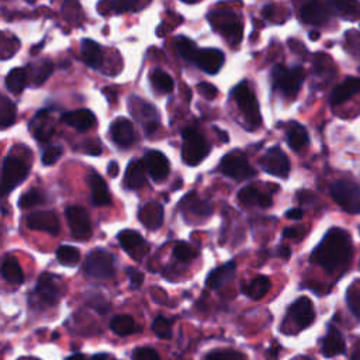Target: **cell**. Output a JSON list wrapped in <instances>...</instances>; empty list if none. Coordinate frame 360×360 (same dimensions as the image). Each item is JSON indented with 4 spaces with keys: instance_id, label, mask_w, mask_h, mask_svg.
Masks as SVG:
<instances>
[{
    "instance_id": "6da1fadb",
    "label": "cell",
    "mask_w": 360,
    "mask_h": 360,
    "mask_svg": "<svg viewBox=\"0 0 360 360\" xmlns=\"http://www.w3.org/2000/svg\"><path fill=\"white\" fill-rule=\"evenodd\" d=\"M353 255L352 240L342 228H332L311 253V262L328 272L343 269L349 265Z\"/></svg>"
},
{
    "instance_id": "7a4b0ae2",
    "label": "cell",
    "mask_w": 360,
    "mask_h": 360,
    "mask_svg": "<svg viewBox=\"0 0 360 360\" xmlns=\"http://www.w3.org/2000/svg\"><path fill=\"white\" fill-rule=\"evenodd\" d=\"M213 28L220 32L224 40L237 47L242 41V31L244 25L240 17L233 10H214L207 16Z\"/></svg>"
},
{
    "instance_id": "3957f363",
    "label": "cell",
    "mask_w": 360,
    "mask_h": 360,
    "mask_svg": "<svg viewBox=\"0 0 360 360\" xmlns=\"http://www.w3.org/2000/svg\"><path fill=\"white\" fill-rule=\"evenodd\" d=\"M233 97L241 110L246 124L249 125L251 129H255L260 125L262 117H260V110H259V103L253 90L251 89L249 83L246 81L241 82L233 89Z\"/></svg>"
},
{
    "instance_id": "277c9868",
    "label": "cell",
    "mask_w": 360,
    "mask_h": 360,
    "mask_svg": "<svg viewBox=\"0 0 360 360\" xmlns=\"http://www.w3.org/2000/svg\"><path fill=\"white\" fill-rule=\"evenodd\" d=\"M183 144H182V158L183 162L189 167H198L199 163L204 160V158L210 153L211 148L207 144L206 138L198 133L195 129H184L182 133Z\"/></svg>"
},
{
    "instance_id": "5b68a950",
    "label": "cell",
    "mask_w": 360,
    "mask_h": 360,
    "mask_svg": "<svg viewBox=\"0 0 360 360\" xmlns=\"http://www.w3.org/2000/svg\"><path fill=\"white\" fill-rule=\"evenodd\" d=\"M331 198L349 214H360V187L349 180H338L331 186Z\"/></svg>"
},
{
    "instance_id": "8992f818",
    "label": "cell",
    "mask_w": 360,
    "mask_h": 360,
    "mask_svg": "<svg viewBox=\"0 0 360 360\" xmlns=\"http://www.w3.org/2000/svg\"><path fill=\"white\" fill-rule=\"evenodd\" d=\"M306 79V72L303 68H286L283 65H276L273 70V83L286 96L297 94Z\"/></svg>"
},
{
    "instance_id": "52a82bcc",
    "label": "cell",
    "mask_w": 360,
    "mask_h": 360,
    "mask_svg": "<svg viewBox=\"0 0 360 360\" xmlns=\"http://www.w3.org/2000/svg\"><path fill=\"white\" fill-rule=\"evenodd\" d=\"M114 257L102 249L89 253L85 262V272L94 279H110L114 276Z\"/></svg>"
},
{
    "instance_id": "ba28073f",
    "label": "cell",
    "mask_w": 360,
    "mask_h": 360,
    "mask_svg": "<svg viewBox=\"0 0 360 360\" xmlns=\"http://www.w3.org/2000/svg\"><path fill=\"white\" fill-rule=\"evenodd\" d=\"M220 171L235 180H246L256 175V171L249 165L246 156L240 152L226 153L220 163Z\"/></svg>"
},
{
    "instance_id": "9c48e42d",
    "label": "cell",
    "mask_w": 360,
    "mask_h": 360,
    "mask_svg": "<svg viewBox=\"0 0 360 360\" xmlns=\"http://www.w3.org/2000/svg\"><path fill=\"white\" fill-rule=\"evenodd\" d=\"M27 175H28V167L21 159L14 156H8L3 162V169H2V190L5 193L12 191L25 180Z\"/></svg>"
},
{
    "instance_id": "30bf717a",
    "label": "cell",
    "mask_w": 360,
    "mask_h": 360,
    "mask_svg": "<svg viewBox=\"0 0 360 360\" xmlns=\"http://www.w3.org/2000/svg\"><path fill=\"white\" fill-rule=\"evenodd\" d=\"M59 297H61V291L56 279L50 273H44L40 277L34 291H32L34 303L40 307H52L58 303Z\"/></svg>"
},
{
    "instance_id": "8fae6325",
    "label": "cell",
    "mask_w": 360,
    "mask_h": 360,
    "mask_svg": "<svg viewBox=\"0 0 360 360\" xmlns=\"http://www.w3.org/2000/svg\"><path fill=\"white\" fill-rule=\"evenodd\" d=\"M260 167L266 173L280 179H286L290 173V160L279 147H272L266 151L260 159Z\"/></svg>"
},
{
    "instance_id": "7c38bea8",
    "label": "cell",
    "mask_w": 360,
    "mask_h": 360,
    "mask_svg": "<svg viewBox=\"0 0 360 360\" xmlns=\"http://www.w3.org/2000/svg\"><path fill=\"white\" fill-rule=\"evenodd\" d=\"M65 214H67L74 238L78 241H87L92 237V221L87 211L82 207L72 206L67 209Z\"/></svg>"
},
{
    "instance_id": "4fadbf2b",
    "label": "cell",
    "mask_w": 360,
    "mask_h": 360,
    "mask_svg": "<svg viewBox=\"0 0 360 360\" xmlns=\"http://www.w3.org/2000/svg\"><path fill=\"white\" fill-rule=\"evenodd\" d=\"M288 318L299 330H306L315 319L314 304L308 297H300L294 301L288 310Z\"/></svg>"
},
{
    "instance_id": "5bb4252c",
    "label": "cell",
    "mask_w": 360,
    "mask_h": 360,
    "mask_svg": "<svg viewBox=\"0 0 360 360\" xmlns=\"http://www.w3.org/2000/svg\"><path fill=\"white\" fill-rule=\"evenodd\" d=\"M225 62V55L222 51L215 50V48H202L198 50L194 56L193 63L198 65V67L209 74V75H215L220 72L222 68V65Z\"/></svg>"
},
{
    "instance_id": "9a60e30c",
    "label": "cell",
    "mask_w": 360,
    "mask_h": 360,
    "mask_svg": "<svg viewBox=\"0 0 360 360\" xmlns=\"http://www.w3.org/2000/svg\"><path fill=\"white\" fill-rule=\"evenodd\" d=\"M27 226L30 230L47 233L50 235L59 234V220L54 211H37L27 217Z\"/></svg>"
},
{
    "instance_id": "2e32d148",
    "label": "cell",
    "mask_w": 360,
    "mask_h": 360,
    "mask_svg": "<svg viewBox=\"0 0 360 360\" xmlns=\"http://www.w3.org/2000/svg\"><path fill=\"white\" fill-rule=\"evenodd\" d=\"M131 114H133L138 121H142L145 125L147 133L151 134L158 127V112L155 110V107H152L151 105H148L147 102L141 100V99H131L129 105H128Z\"/></svg>"
},
{
    "instance_id": "e0dca14e",
    "label": "cell",
    "mask_w": 360,
    "mask_h": 360,
    "mask_svg": "<svg viewBox=\"0 0 360 360\" xmlns=\"http://www.w3.org/2000/svg\"><path fill=\"white\" fill-rule=\"evenodd\" d=\"M145 168L155 182L165 180L171 173V163L168 158L159 151H148L145 153Z\"/></svg>"
},
{
    "instance_id": "ac0fdd59",
    "label": "cell",
    "mask_w": 360,
    "mask_h": 360,
    "mask_svg": "<svg viewBox=\"0 0 360 360\" xmlns=\"http://www.w3.org/2000/svg\"><path fill=\"white\" fill-rule=\"evenodd\" d=\"M110 134L113 141L123 148H127L136 142V129L131 121L125 118L116 120L110 127Z\"/></svg>"
},
{
    "instance_id": "d6986e66",
    "label": "cell",
    "mask_w": 360,
    "mask_h": 360,
    "mask_svg": "<svg viewBox=\"0 0 360 360\" xmlns=\"http://www.w3.org/2000/svg\"><path fill=\"white\" fill-rule=\"evenodd\" d=\"M238 199L244 206L269 209L273 206V200L269 194L260 191L255 186H246L238 193Z\"/></svg>"
},
{
    "instance_id": "ffe728a7",
    "label": "cell",
    "mask_w": 360,
    "mask_h": 360,
    "mask_svg": "<svg viewBox=\"0 0 360 360\" xmlns=\"http://www.w3.org/2000/svg\"><path fill=\"white\" fill-rule=\"evenodd\" d=\"M300 16L304 23L319 27V25H325L326 23H328L330 10L326 9L325 5L319 3V2H308L301 8Z\"/></svg>"
},
{
    "instance_id": "44dd1931",
    "label": "cell",
    "mask_w": 360,
    "mask_h": 360,
    "mask_svg": "<svg viewBox=\"0 0 360 360\" xmlns=\"http://www.w3.org/2000/svg\"><path fill=\"white\" fill-rule=\"evenodd\" d=\"M322 354L325 357H335L338 354L345 353L346 346H345V339L339 330H337L335 326H330L328 332L322 339Z\"/></svg>"
},
{
    "instance_id": "7402d4cb",
    "label": "cell",
    "mask_w": 360,
    "mask_h": 360,
    "mask_svg": "<svg viewBox=\"0 0 360 360\" xmlns=\"http://www.w3.org/2000/svg\"><path fill=\"white\" fill-rule=\"evenodd\" d=\"M61 121L65 123V124H68L70 127H74L75 129L81 131V133H85V131L94 127L96 117L90 110L82 109V110H76V112L65 113L61 117Z\"/></svg>"
},
{
    "instance_id": "603a6c76",
    "label": "cell",
    "mask_w": 360,
    "mask_h": 360,
    "mask_svg": "<svg viewBox=\"0 0 360 360\" xmlns=\"http://www.w3.org/2000/svg\"><path fill=\"white\" fill-rule=\"evenodd\" d=\"M359 92H360V78H346L341 85L334 87L330 96V102L334 106L342 105Z\"/></svg>"
},
{
    "instance_id": "cb8c5ba5",
    "label": "cell",
    "mask_w": 360,
    "mask_h": 360,
    "mask_svg": "<svg viewBox=\"0 0 360 360\" xmlns=\"http://www.w3.org/2000/svg\"><path fill=\"white\" fill-rule=\"evenodd\" d=\"M118 242L121 245V248L129 253L131 256L134 257H140L138 252H147V244L144 241V238L141 237V234H138L137 231L133 230H124L118 234Z\"/></svg>"
},
{
    "instance_id": "d4e9b609",
    "label": "cell",
    "mask_w": 360,
    "mask_h": 360,
    "mask_svg": "<svg viewBox=\"0 0 360 360\" xmlns=\"http://www.w3.org/2000/svg\"><path fill=\"white\" fill-rule=\"evenodd\" d=\"M140 221L145 225V228L151 231H156L163 224V207L159 203H148L145 204L138 214Z\"/></svg>"
},
{
    "instance_id": "484cf974",
    "label": "cell",
    "mask_w": 360,
    "mask_h": 360,
    "mask_svg": "<svg viewBox=\"0 0 360 360\" xmlns=\"http://www.w3.org/2000/svg\"><path fill=\"white\" fill-rule=\"evenodd\" d=\"M89 186L92 190V203L93 206H107L112 202V195L109 187L102 176L97 173H92L89 176Z\"/></svg>"
},
{
    "instance_id": "4316f807",
    "label": "cell",
    "mask_w": 360,
    "mask_h": 360,
    "mask_svg": "<svg viewBox=\"0 0 360 360\" xmlns=\"http://www.w3.org/2000/svg\"><path fill=\"white\" fill-rule=\"evenodd\" d=\"M235 272H237V265L234 262H226L225 265L215 268L206 280L207 287L215 290L220 288L222 286H225L226 283H230L234 277H235Z\"/></svg>"
},
{
    "instance_id": "83f0119b",
    "label": "cell",
    "mask_w": 360,
    "mask_h": 360,
    "mask_svg": "<svg viewBox=\"0 0 360 360\" xmlns=\"http://www.w3.org/2000/svg\"><path fill=\"white\" fill-rule=\"evenodd\" d=\"M145 183V165L141 160H133L127 167L125 176H124V184L127 189L137 190L141 189Z\"/></svg>"
},
{
    "instance_id": "f1b7e54d",
    "label": "cell",
    "mask_w": 360,
    "mask_h": 360,
    "mask_svg": "<svg viewBox=\"0 0 360 360\" xmlns=\"http://www.w3.org/2000/svg\"><path fill=\"white\" fill-rule=\"evenodd\" d=\"M81 55L87 67H90L93 70L102 67L103 52H102L99 44L94 43L93 40H83L81 43Z\"/></svg>"
},
{
    "instance_id": "f546056e",
    "label": "cell",
    "mask_w": 360,
    "mask_h": 360,
    "mask_svg": "<svg viewBox=\"0 0 360 360\" xmlns=\"http://www.w3.org/2000/svg\"><path fill=\"white\" fill-rule=\"evenodd\" d=\"M328 6L343 20L354 21L360 19V3L356 0H334Z\"/></svg>"
},
{
    "instance_id": "4dcf8cb0",
    "label": "cell",
    "mask_w": 360,
    "mask_h": 360,
    "mask_svg": "<svg viewBox=\"0 0 360 360\" xmlns=\"http://www.w3.org/2000/svg\"><path fill=\"white\" fill-rule=\"evenodd\" d=\"M271 280L266 276H256L253 277L248 284L242 287V291L245 296H248L252 300H260L264 299L271 290Z\"/></svg>"
},
{
    "instance_id": "1f68e13d",
    "label": "cell",
    "mask_w": 360,
    "mask_h": 360,
    "mask_svg": "<svg viewBox=\"0 0 360 360\" xmlns=\"http://www.w3.org/2000/svg\"><path fill=\"white\" fill-rule=\"evenodd\" d=\"M110 328L120 337H128L141 331L134 318L129 315H116L110 322Z\"/></svg>"
},
{
    "instance_id": "d6a6232c",
    "label": "cell",
    "mask_w": 360,
    "mask_h": 360,
    "mask_svg": "<svg viewBox=\"0 0 360 360\" xmlns=\"http://www.w3.org/2000/svg\"><path fill=\"white\" fill-rule=\"evenodd\" d=\"M0 273H2L3 279L12 284H21L24 282V273L19 265V262L13 257H8L2 268H0Z\"/></svg>"
},
{
    "instance_id": "836d02e7",
    "label": "cell",
    "mask_w": 360,
    "mask_h": 360,
    "mask_svg": "<svg viewBox=\"0 0 360 360\" xmlns=\"http://www.w3.org/2000/svg\"><path fill=\"white\" fill-rule=\"evenodd\" d=\"M287 144L293 151L303 149L308 144L307 129L300 124L293 125L287 133Z\"/></svg>"
},
{
    "instance_id": "e575fe53",
    "label": "cell",
    "mask_w": 360,
    "mask_h": 360,
    "mask_svg": "<svg viewBox=\"0 0 360 360\" xmlns=\"http://www.w3.org/2000/svg\"><path fill=\"white\" fill-rule=\"evenodd\" d=\"M183 204H187L189 210L193 211L195 215H203V217H207L213 213V207L209 202H203L200 200L198 195H195V193H190L187 194L186 198L182 200V206Z\"/></svg>"
},
{
    "instance_id": "d590c367",
    "label": "cell",
    "mask_w": 360,
    "mask_h": 360,
    "mask_svg": "<svg viewBox=\"0 0 360 360\" xmlns=\"http://www.w3.org/2000/svg\"><path fill=\"white\" fill-rule=\"evenodd\" d=\"M27 79H28L27 71L24 68H16V70L9 72V75L6 78V87L12 93L19 94L27 86Z\"/></svg>"
},
{
    "instance_id": "8d00e7d4",
    "label": "cell",
    "mask_w": 360,
    "mask_h": 360,
    "mask_svg": "<svg viewBox=\"0 0 360 360\" xmlns=\"http://www.w3.org/2000/svg\"><path fill=\"white\" fill-rule=\"evenodd\" d=\"M56 259L63 266H76L81 260V252L71 245H62L56 251Z\"/></svg>"
},
{
    "instance_id": "74e56055",
    "label": "cell",
    "mask_w": 360,
    "mask_h": 360,
    "mask_svg": "<svg viewBox=\"0 0 360 360\" xmlns=\"http://www.w3.org/2000/svg\"><path fill=\"white\" fill-rule=\"evenodd\" d=\"M16 106L6 96L0 94V128H6L12 125L16 120Z\"/></svg>"
},
{
    "instance_id": "f35d334b",
    "label": "cell",
    "mask_w": 360,
    "mask_h": 360,
    "mask_svg": "<svg viewBox=\"0 0 360 360\" xmlns=\"http://www.w3.org/2000/svg\"><path fill=\"white\" fill-rule=\"evenodd\" d=\"M151 83L160 93H171L173 90V79L167 72L156 70L151 74Z\"/></svg>"
},
{
    "instance_id": "ab89813d",
    "label": "cell",
    "mask_w": 360,
    "mask_h": 360,
    "mask_svg": "<svg viewBox=\"0 0 360 360\" xmlns=\"http://www.w3.org/2000/svg\"><path fill=\"white\" fill-rule=\"evenodd\" d=\"M48 113H50V110H41V112H39V114L36 116V118L43 120V123L39 124V125L36 127V129H34V137H36L40 142H47V141H50L51 137H52V134H54V125L45 123V117L48 116Z\"/></svg>"
},
{
    "instance_id": "60d3db41",
    "label": "cell",
    "mask_w": 360,
    "mask_h": 360,
    "mask_svg": "<svg viewBox=\"0 0 360 360\" xmlns=\"http://www.w3.org/2000/svg\"><path fill=\"white\" fill-rule=\"evenodd\" d=\"M54 72V63L51 61H41L34 65L32 68V81H34L36 86L43 85Z\"/></svg>"
},
{
    "instance_id": "b9f144b4",
    "label": "cell",
    "mask_w": 360,
    "mask_h": 360,
    "mask_svg": "<svg viewBox=\"0 0 360 360\" xmlns=\"http://www.w3.org/2000/svg\"><path fill=\"white\" fill-rule=\"evenodd\" d=\"M175 47H176V50H178L179 55H180L183 59L189 61V62H193V61H194L195 52H198V50H199V48H195V44H194L191 40H189L187 37H183V36L176 37V40H175Z\"/></svg>"
},
{
    "instance_id": "7bdbcfd3",
    "label": "cell",
    "mask_w": 360,
    "mask_h": 360,
    "mask_svg": "<svg viewBox=\"0 0 360 360\" xmlns=\"http://www.w3.org/2000/svg\"><path fill=\"white\" fill-rule=\"evenodd\" d=\"M346 300H348V306L350 308V311L353 313V315H356L360 319V280H357V283L352 284L348 290L346 294Z\"/></svg>"
},
{
    "instance_id": "ee69618b",
    "label": "cell",
    "mask_w": 360,
    "mask_h": 360,
    "mask_svg": "<svg viewBox=\"0 0 360 360\" xmlns=\"http://www.w3.org/2000/svg\"><path fill=\"white\" fill-rule=\"evenodd\" d=\"M152 331L160 339H169L172 337V325L165 317H156L152 322Z\"/></svg>"
},
{
    "instance_id": "f6af8a7d",
    "label": "cell",
    "mask_w": 360,
    "mask_h": 360,
    "mask_svg": "<svg viewBox=\"0 0 360 360\" xmlns=\"http://www.w3.org/2000/svg\"><path fill=\"white\" fill-rule=\"evenodd\" d=\"M44 203V195L39 190H30L20 198L19 206L21 209H31Z\"/></svg>"
},
{
    "instance_id": "bcb514c9",
    "label": "cell",
    "mask_w": 360,
    "mask_h": 360,
    "mask_svg": "<svg viewBox=\"0 0 360 360\" xmlns=\"http://www.w3.org/2000/svg\"><path fill=\"white\" fill-rule=\"evenodd\" d=\"M195 255V251L186 242H178L173 248V256L180 262H191Z\"/></svg>"
},
{
    "instance_id": "7dc6e473",
    "label": "cell",
    "mask_w": 360,
    "mask_h": 360,
    "mask_svg": "<svg viewBox=\"0 0 360 360\" xmlns=\"http://www.w3.org/2000/svg\"><path fill=\"white\" fill-rule=\"evenodd\" d=\"M346 45H348V51L353 56L360 59V32L359 31H348Z\"/></svg>"
},
{
    "instance_id": "c3c4849f",
    "label": "cell",
    "mask_w": 360,
    "mask_h": 360,
    "mask_svg": "<svg viewBox=\"0 0 360 360\" xmlns=\"http://www.w3.org/2000/svg\"><path fill=\"white\" fill-rule=\"evenodd\" d=\"M206 360H244V356L235 350H213Z\"/></svg>"
},
{
    "instance_id": "681fc988",
    "label": "cell",
    "mask_w": 360,
    "mask_h": 360,
    "mask_svg": "<svg viewBox=\"0 0 360 360\" xmlns=\"http://www.w3.org/2000/svg\"><path fill=\"white\" fill-rule=\"evenodd\" d=\"M133 360H160V357L155 349L142 346V348H137L133 352Z\"/></svg>"
},
{
    "instance_id": "f907efd6",
    "label": "cell",
    "mask_w": 360,
    "mask_h": 360,
    "mask_svg": "<svg viewBox=\"0 0 360 360\" xmlns=\"http://www.w3.org/2000/svg\"><path fill=\"white\" fill-rule=\"evenodd\" d=\"M62 156V148L61 147H50L43 153V163L45 167H51L56 160Z\"/></svg>"
},
{
    "instance_id": "816d5d0a",
    "label": "cell",
    "mask_w": 360,
    "mask_h": 360,
    "mask_svg": "<svg viewBox=\"0 0 360 360\" xmlns=\"http://www.w3.org/2000/svg\"><path fill=\"white\" fill-rule=\"evenodd\" d=\"M198 92L204 97L206 100H214L215 97H217V94H218L217 87H215L214 85L206 83V82H204V83H199Z\"/></svg>"
},
{
    "instance_id": "f5cc1de1",
    "label": "cell",
    "mask_w": 360,
    "mask_h": 360,
    "mask_svg": "<svg viewBox=\"0 0 360 360\" xmlns=\"http://www.w3.org/2000/svg\"><path fill=\"white\" fill-rule=\"evenodd\" d=\"M127 275H128V277H129L131 287H133V288L141 287V284H142V282H144V275H142L140 271L129 268V269L127 271Z\"/></svg>"
},
{
    "instance_id": "db71d44e",
    "label": "cell",
    "mask_w": 360,
    "mask_h": 360,
    "mask_svg": "<svg viewBox=\"0 0 360 360\" xmlns=\"http://www.w3.org/2000/svg\"><path fill=\"white\" fill-rule=\"evenodd\" d=\"M137 6H138L137 2H113V3H112V8H113L117 13L134 10Z\"/></svg>"
},
{
    "instance_id": "11a10c76",
    "label": "cell",
    "mask_w": 360,
    "mask_h": 360,
    "mask_svg": "<svg viewBox=\"0 0 360 360\" xmlns=\"http://www.w3.org/2000/svg\"><path fill=\"white\" fill-rule=\"evenodd\" d=\"M304 233H306V230H303V228L290 226V228H286V230L283 231V237L284 238H300L304 235Z\"/></svg>"
},
{
    "instance_id": "9f6ffc18",
    "label": "cell",
    "mask_w": 360,
    "mask_h": 360,
    "mask_svg": "<svg viewBox=\"0 0 360 360\" xmlns=\"http://www.w3.org/2000/svg\"><path fill=\"white\" fill-rule=\"evenodd\" d=\"M286 218L299 221V220L303 218V211L300 209H290V210L286 211Z\"/></svg>"
},
{
    "instance_id": "6f0895ef",
    "label": "cell",
    "mask_w": 360,
    "mask_h": 360,
    "mask_svg": "<svg viewBox=\"0 0 360 360\" xmlns=\"http://www.w3.org/2000/svg\"><path fill=\"white\" fill-rule=\"evenodd\" d=\"M118 172H120V168H118V163L117 162H110L109 163V168H107V173L110 178H117L118 176Z\"/></svg>"
},
{
    "instance_id": "680465c9",
    "label": "cell",
    "mask_w": 360,
    "mask_h": 360,
    "mask_svg": "<svg viewBox=\"0 0 360 360\" xmlns=\"http://www.w3.org/2000/svg\"><path fill=\"white\" fill-rule=\"evenodd\" d=\"M279 256H282L283 259H288V257L291 256V251H290V248L286 246V245H282V246L279 248Z\"/></svg>"
},
{
    "instance_id": "91938a15",
    "label": "cell",
    "mask_w": 360,
    "mask_h": 360,
    "mask_svg": "<svg viewBox=\"0 0 360 360\" xmlns=\"http://www.w3.org/2000/svg\"><path fill=\"white\" fill-rule=\"evenodd\" d=\"M92 360H117V359L110 357L107 353H97L92 357Z\"/></svg>"
},
{
    "instance_id": "94428289",
    "label": "cell",
    "mask_w": 360,
    "mask_h": 360,
    "mask_svg": "<svg viewBox=\"0 0 360 360\" xmlns=\"http://www.w3.org/2000/svg\"><path fill=\"white\" fill-rule=\"evenodd\" d=\"M268 357L271 359V360H275V359H277L279 357V354H277V349H276V346L272 349V350H269L268 352Z\"/></svg>"
},
{
    "instance_id": "6125c7cd",
    "label": "cell",
    "mask_w": 360,
    "mask_h": 360,
    "mask_svg": "<svg viewBox=\"0 0 360 360\" xmlns=\"http://www.w3.org/2000/svg\"><path fill=\"white\" fill-rule=\"evenodd\" d=\"M67 360H87L83 354H81V353H76V354H72V356H70Z\"/></svg>"
},
{
    "instance_id": "be15d7a7",
    "label": "cell",
    "mask_w": 360,
    "mask_h": 360,
    "mask_svg": "<svg viewBox=\"0 0 360 360\" xmlns=\"http://www.w3.org/2000/svg\"><path fill=\"white\" fill-rule=\"evenodd\" d=\"M319 32H317V31H313V32H310V40H313V41H317V40H319Z\"/></svg>"
},
{
    "instance_id": "e7e4bbea",
    "label": "cell",
    "mask_w": 360,
    "mask_h": 360,
    "mask_svg": "<svg viewBox=\"0 0 360 360\" xmlns=\"http://www.w3.org/2000/svg\"><path fill=\"white\" fill-rule=\"evenodd\" d=\"M352 360H360V349H356L352 354Z\"/></svg>"
},
{
    "instance_id": "03108f58",
    "label": "cell",
    "mask_w": 360,
    "mask_h": 360,
    "mask_svg": "<svg viewBox=\"0 0 360 360\" xmlns=\"http://www.w3.org/2000/svg\"><path fill=\"white\" fill-rule=\"evenodd\" d=\"M294 360H313V359H310V357H306V356H301V357H296V359H294Z\"/></svg>"
},
{
    "instance_id": "003e7915",
    "label": "cell",
    "mask_w": 360,
    "mask_h": 360,
    "mask_svg": "<svg viewBox=\"0 0 360 360\" xmlns=\"http://www.w3.org/2000/svg\"><path fill=\"white\" fill-rule=\"evenodd\" d=\"M20 360H39V359H20Z\"/></svg>"
}]
</instances>
